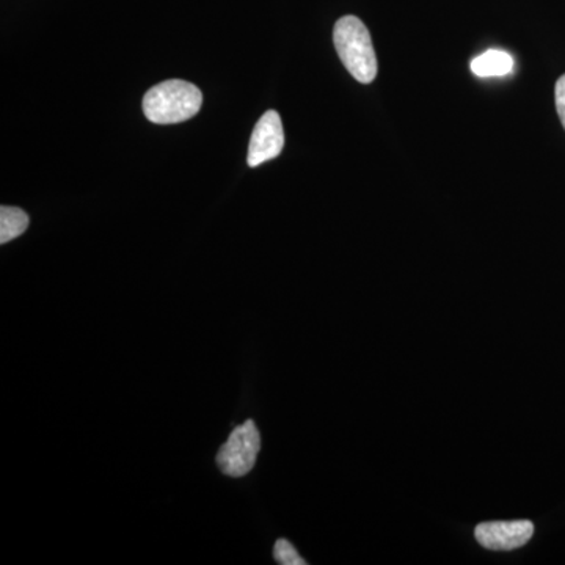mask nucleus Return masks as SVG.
Here are the masks:
<instances>
[{"label":"nucleus","instance_id":"nucleus-5","mask_svg":"<svg viewBox=\"0 0 565 565\" xmlns=\"http://www.w3.org/2000/svg\"><path fill=\"white\" fill-rule=\"evenodd\" d=\"M534 525L530 520H514V522H486L476 526V541L487 550L497 552H511L520 548L531 541Z\"/></svg>","mask_w":565,"mask_h":565},{"label":"nucleus","instance_id":"nucleus-6","mask_svg":"<svg viewBox=\"0 0 565 565\" xmlns=\"http://www.w3.org/2000/svg\"><path fill=\"white\" fill-rule=\"evenodd\" d=\"M471 71L478 77H503L514 71V58L504 51L490 50L471 62Z\"/></svg>","mask_w":565,"mask_h":565},{"label":"nucleus","instance_id":"nucleus-8","mask_svg":"<svg viewBox=\"0 0 565 565\" xmlns=\"http://www.w3.org/2000/svg\"><path fill=\"white\" fill-rule=\"evenodd\" d=\"M274 557L281 565H305L307 561L297 553L296 546L286 539H280L274 546Z\"/></svg>","mask_w":565,"mask_h":565},{"label":"nucleus","instance_id":"nucleus-7","mask_svg":"<svg viewBox=\"0 0 565 565\" xmlns=\"http://www.w3.org/2000/svg\"><path fill=\"white\" fill-rule=\"evenodd\" d=\"M29 226V215L20 207H0V244L6 245L24 234Z\"/></svg>","mask_w":565,"mask_h":565},{"label":"nucleus","instance_id":"nucleus-4","mask_svg":"<svg viewBox=\"0 0 565 565\" xmlns=\"http://www.w3.org/2000/svg\"><path fill=\"white\" fill-rule=\"evenodd\" d=\"M285 148V131L278 111L269 110L263 115L253 129L250 147H248V167L262 166L278 158Z\"/></svg>","mask_w":565,"mask_h":565},{"label":"nucleus","instance_id":"nucleus-3","mask_svg":"<svg viewBox=\"0 0 565 565\" xmlns=\"http://www.w3.org/2000/svg\"><path fill=\"white\" fill-rule=\"evenodd\" d=\"M262 451V435L256 424L248 419L230 434L228 441L217 455V465L223 475L243 478L250 473Z\"/></svg>","mask_w":565,"mask_h":565},{"label":"nucleus","instance_id":"nucleus-9","mask_svg":"<svg viewBox=\"0 0 565 565\" xmlns=\"http://www.w3.org/2000/svg\"><path fill=\"white\" fill-rule=\"evenodd\" d=\"M555 98L557 115L565 129V74L556 82Z\"/></svg>","mask_w":565,"mask_h":565},{"label":"nucleus","instance_id":"nucleus-2","mask_svg":"<svg viewBox=\"0 0 565 565\" xmlns=\"http://www.w3.org/2000/svg\"><path fill=\"white\" fill-rule=\"evenodd\" d=\"M334 47L338 55L360 84H371L377 77V57L370 31L356 17H343L334 25Z\"/></svg>","mask_w":565,"mask_h":565},{"label":"nucleus","instance_id":"nucleus-1","mask_svg":"<svg viewBox=\"0 0 565 565\" xmlns=\"http://www.w3.org/2000/svg\"><path fill=\"white\" fill-rule=\"evenodd\" d=\"M202 104V92L191 82L166 81L143 96V114L156 125H177L195 117Z\"/></svg>","mask_w":565,"mask_h":565}]
</instances>
